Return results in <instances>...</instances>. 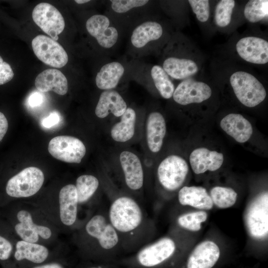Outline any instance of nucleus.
Masks as SVG:
<instances>
[{
	"instance_id": "obj_10",
	"label": "nucleus",
	"mask_w": 268,
	"mask_h": 268,
	"mask_svg": "<svg viewBox=\"0 0 268 268\" xmlns=\"http://www.w3.org/2000/svg\"><path fill=\"white\" fill-rule=\"evenodd\" d=\"M32 18L45 33L56 41L65 27V20L61 12L49 3L38 4L33 10Z\"/></svg>"
},
{
	"instance_id": "obj_40",
	"label": "nucleus",
	"mask_w": 268,
	"mask_h": 268,
	"mask_svg": "<svg viewBox=\"0 0 268 268\" xmlns=\"http://www.w3.org/2000/svg\"><path fill=\"white\" fill-rule=\"evenodd\" d=\"M43 95L39 92H34L31 93L28 100L29 106L32 108L40 106L43 102Z\"/></svg>"
},
{
	"instance_id": "obj_26",
	"label": "nucleus",
	"mask_w": 268,
	"mask_h": 268,
	"mask_svg": "<svg viewBox=\"0 0 268 268\" xmlns=\"http://www.w3.org/2000/svg\"><path fill=\"white\" fill-rule=\"evenodd\" d=\"M162 67L169 76L176 79L190 77L198 71V66L193 60L174 57L166 58Z\"/></svg>"
},
{
	"instance_id": "obj_2",
	"label": "nucleus",
	"mask_w": 268,
	"mask_h": 268,
	"mask_svg": "<svg viewBox=\"0 0 268 268\" xmlns=\"http://www.w3.org/2000/svg\"><path fill=\"white\" fill-rule=\"evenodd\" d=\"M79 243L96 262H117L126 256L107 211L95 214L86 222Z\"/></svg>"
},
{
	"instance_id": "obj_44",
	"label": "nucleus",
	"mask_w": 268,
	"mask_h": 268,
	"mask_svg": "<svg viewBox=\"0 0 268 268\" xmlns=\"http://www.w3.org/2000/svg\"><path fill=\"white\" fill-rule=\"evenodd\" d=\"M74 1L78 4H84L90 1L89 0H75Z\"/></svg>"
},
{
	"instance_id": "obj_17",
	"label": "nucleus",
	"mask_w": 268,
	"mask_h": 268,
	"mask_svg": "<svg viewBox=\"0 0 268 268\" xmlns=\"http://www.w3.org/2000/svg\"><path fill=\"white\" fill-rule=\"evenodd\" d=\"M60 216L66 226L73 225L77 219L78 198L75 186L68 184L63 187L59 196Z\"/></svg>"
},
{
	"instance_id": "obj_20",
	"label": "nucleus",
	"mask_w": 268,
	"mask_h": 268,
	"mask_svg": "<svg viewBox=\"0 0 268 268\" xmlns=\"http://www.w3.org/2000/svg\"><path fill=\"white\" fill-rule=\"evenodd\" d=\"M35 85L41 92L53 91L60 95H65L68 90L66 77L55 68L45 69L39 73L35 80Z\"/></svg>"
},
{
	"instance_id": "obj_21",
	"label": "nucleus",
	"mask_w": 268,
	"mask_h": 268,
	"mask_svg": "<svg viewBox=\"0 0 268 268\" xmlns=\"http://www.w3.org/2000/svg\"><path fill=\"white\" fill-rule=\"evenodd\" d=\"M221 129L240 143L248 141L253 134V128L249 121L239 114L231 113L220 122Z\"/></svg>"
},
{
	"instance_id": "obj_35",
	"label": "nucleus",
	"mask_w": 268,
	"mask_h": 268,
	"mask_svg": "<svg viewBox=\"0 0 268 268\" xmlns=\"http://www.w3.org/2000/svg\"><path fill=\"white\" fill-rule=\"evenodd\" d=\"M146 0H111V8L113 11L119 14H124L132 9L146 5Z\"/></svg>"
},
{
	"instance_id": "obj_9",
	"label": "nucleus",
	"mask_w": 268,
	"mask_h": 268,
	"mask_svg": "<svg viewBox=\"0 0 268 268\" xmlns=\"http://www.w3.org/2000/svg\"><path fill=\"white\" fill-rule=\"evenodd\" d=\"M48 151L54 158L67 163H79L86 148L78 138L68 135L56 136L50 141Z\"/></svg>"
},
{
	"instance_id": "obj_34",
	"label": "nucleus",
	"mask_w": 268,
	"mask_h": 268,
	"mask_svg": "<svg viewBox=\"0 0 268 268\" xmlns=\"http://www.w3.org/2000/svg\"><path fill=\"white\" fill-rule=\"evenodd\" d=\"M235 6L233 0H221L216 5L214 19L217 26L224 27L231 21V15Z\"/></svg>"
},
{
	"instance_id": "obj_31",
	"label": "nucleus",
	"mask_w": 268,
	"mask_h": 268,
	"mask_svg": "<svg viewBox=\"0 0 268 268\" xmlns=\"http://www.w3.org/2000/svg\"><path fill=\"white\" fill-rule=\"evenodd\" d=\"M209 195L213 204L220 208L232 206L237 198V193L233 189L220 186L212 188Z\"/></svg>"
},
{
	"instance_id": "obj_39",
	"label": "nucleus",
	"mask_w": 268,
	"mask_h": 268,
	"mask_svg": "<svg viewBox=\"0 0 268 268\" xmlns=\"http://www.w3.org/2000/svg\"><path fill=\"white\" fill-rule=\"evenodd\" d=\"M60 121V116L56 112L50 113L42 120V126L46 128H50L57 124Z\"/></svg>"
},
{
	"instance_id": "obj_41",
	"label": "nucleus",
	"mask_w": 268,
	"mask_h": 268,
	"mask_svg": "<svg viewBox=\"0 0 268 268\" xmlns=\"http://www.w3.org/2000/svg\"><path fill=\"white\" fill-rule=\"evenodd\" d=\"M85 268H132L117 262H96L95 265H91Z\"/></svg>"
},
{
	"instance_id": "obj_38",
	"label": "nucleus",
	"mask_w": 268,
	"mask_h": 268,
	"mask_svg": "<svg viewBox=\"0 0 268 268\" xmlns=\"http://www.w3.org/2000/svg\"><path fill=\"white\" fill-rule=\"evenodd\" d=\"M13 246L11 242L4 237L0 235V261L8 260L12 254Z\"/></svg>"
},
{
	"instance_id": "obj_6",
	"label": "nucleus",
	"mask_w": 268,
	"mask_h": 268,
	"mask_svg": "<svg viewBox=\"0 0 268 268\" xmlns=\"http://www.w3.org/2000/svg\"><path fill=\"white\" fill-rule=\"evenodd\" d=\"M43 172L36 167L26 168L7 181L5 191L12 198H27L36 194L44 181Z\"/></svg>"
},
{
	"instance_id": "obj_13",
	"label": "nucleus",
	"mask_w": 268,
	"mask_h": 268,
	"mask_svg": "<svg viewBox=\"0 0 268 268\" xmlns=\"http://www.w3.org/2000/svg\"><path fill=\"white\" fill-rule=\"evenodd\" d=\"M238 55L245 61L256 64H265L268 62V42L256 37H246L236 44Z\"/></svg>"
},
{
	"instance_id": "obj_30",
	"label": "nucleus",
	"mask_w": 268,
	"mask_h": 268,
	"mask_svg": "<svg viewBox=\"0 0 268 268\" xmlns=\"http://www.w3.org/2000/svg\"><path fill=\"white\" fill-rule=\"evenodd\" d=\"M99 185L98 179L91 175H82L77 178L75 187L78 204L87 202L97 191Z\"/></svg>"
},
{
	"instance_id": "obj_28",
	"label": "nucleus",
	"mask_w": 268,
	"mask_h": 268,
	"mask_svg": "<svg viewBox=\"0 0 268 268\" xmlns=\"http://www.w3.org/2000/svg\"><path fill=\"white\" fill-rule=\"evenodd\" d=\"M136 114L131 108H127L121 116V121L112 127L111 135L114 140L125 142L134 135L135 129Z\"/></svg>"
},
{
	"instance_id": "obj_29",
	"label": "nucleus",
	"mask_w": 268,
	"mask_h": 268,
	"mask_svg": "<svg viewBox=\"0 0 268 268\" xmlns=\"http://www.w3.org/2000/svg\"><path fill=\"white\" fill-rule=\"evenodd\" d=\"M150 74L161 96L165 99L171 98L175 90L174 85L162 67L158 65L153 66L151 69Z\"/></svg>"
},
{
	"instance_id": "obj_1",
	"label": "nucleus",
	"mask_w": 268,
	"mask_h": 268,
	"mask_svg": "<svg viewBox=\"0 0 268 268\" xmlns=\"http://www.w3.org/2000/svg\"><path fill=\"white\" fill-rule=\"evenodd\" d=\"M107 214L126 256L151 242L152 222L134 199L127 196L116 198L111 202Z\"/></svg>"
},
{
	"instance_id": "obj_11",
	"label": "nucleus",
	"mask_w": 268,
	"mask_h": 268,
	"mask_svg": "<svg viewBox=\"0 0 268 268\" xmlns=\"http://www.w3.org/2000/svg\"><path fill=\"white\" fill-rule=\"evenodd\" d=\"M85 27L89 35L105 50L111 49L118 42L119 31L106 15L97 14L91 16L87 20Z\"/></svg>"
},
{
	"instance_id": "obj_19",
	"label": "nucleus",
	"mask_w": 268,
	"mask_h": 268,
	"mask_svg": "<svg viewBox=\"0 0 268 268\" xmlns=\"http://www.w3.org/2000/svg\"><path fill=\"white\" fill-rule=\"evenodd\" d=\"M163 34L161 25L154 21H145L136 26L131 37V46L136 50H142L149 43L158 40Z\"/></svg>"
},
{
	"instance_id": "obj_15",
	"label": "nucleus",
	"mask_w": 268,
	"mask_h": 268,
	"mask_svg": "<svg viewBox=\"0 0 268 268\" xmlns=\"http://www.w3.org/2000/svg\"><path fill=\"white\" fill-rule=\"evenodd\" d=\"M218 245L207 240L199 244L189 256L187 268H212L220 257Z\"/></svg>"
},
{
	"instance_id": "obj_25",
	"label": "nucleus",
	"mask_w": 268,
	"mask_h": 268,
	"mask_svg": "<svg viewBox=\"0 0 268 268\" xmlns=\"http://www.w3.org/2000/svg\"><path fill=\"white\" fill-rule=\"evenodd\" d=\"M124 66L119 62L113 61L104 65L97 72L95 83L103 90L115 88L125 73Z\"/></svg>"
},
{
	"instance_id": "obj_18",
	"label": "nucleus",
	"mask_w": 268,
	"mask_h": 268,
	"mask_svg": "<svg viewBox=\"0 0 268 268\" xmlns=\"http://www.w3.org/2000/svg\"><path fill=\"white\" fill-rule=\"evenodd\" d=\"M223 162L222 153L204 147L195 149L190 156L191 167L197 174L203 173L206 171H215L220 168Z\"/></svg>"
},
{
	"instance_id": "obj_37",
	"label": "nucleus",
	"mask_w": 268,
	"mask_h": 268,
	"mask_svg": "<svg viewBox=\"0 0 268 268\" xmlns=\"http://www.w3.org/2000/svg\"><path fill=\"white\" fill-rule=\"evenodd\" d=\"M14 76V72L9 64L4 62L0 56V85L10 81Z\"/></svg>"
},
{
	"instance_id": "obj_23",
	"label": "nucleus",
	"mask_w": 268,
	"mask_h": 268,
	"mask_svg": "<svg viewBox=\"0 0 268 268\" xmlns=\"http://www.w3.org/2000/svg\"><path fill=\"white\" fill-rule=\"evenodd\" d=\"M178 198L181 205L201 210H210L213 206L209 194L202 187L184 186L179 190Z\"/></svg>"
},
{
	"instance_id": "obj_22",
	"label": "nucleus",
	"mask_w": 268,
	"mask_h": 268,
	"mask_svg": "<svg viewBox=\"0 0 268 268\" xmlns=\"http://www.w3.org/2000/svg\"><path fill=\"white\" fill-rule=\"evenodd\" d=\"M127 108L122 96L114 89L104 90L100 94L95 108V114L100 118L106 117L110 113L121 116Z\"/></svg>"
},
{
	"instance_id": "obj_4",
	"label": "nucleus",
	"mask_w": 268,
	"mask_h": 268,
	"mask_svg": "<svg viewBox=\"0 0 268 268\" xmlns=\"http://www.w3.org/2000/svg\"><path fill=\"white\" fill-rule=\"evenodd\" d=\"M230 82L234 92L239 101L248 107H254L266 97L263 84L251 74L242 71L233 73Z\"/></svg>"
},
{
	"instance_id": "obj_16",
	"label": "nucleus",
	"mask_w": 268,
	"mask_h": 268,
	"mask_svg": "<svg viewBox=\"0 0 268 268\" xmlns=\"http://www.w3.org/2000/svg\"><path fill=\"white\" fill-rule=\"evenodd\" d=\"M126 185L131 190L137 191L143 185L142 167L138 157L134 153L125 151L120 156Z\"/></svg>"
},
{
	"instance_id": "obj_42",
	"label": "nucleus",
	"mask_w": 268,
	"mask_h": 268,
	"mask_svg": "<svg viewBox=\"0 0 268 268\" xmlns=\"http://www.w3.org/2000/svg\"><path fill=\"white\" fill-rule=\"evenodd\" d=\"M8 127V122L5 116L2 113L0 112V141L5 135Z\"/></svg>"
},
{
	"instance_id": "obj_8",
	"label": "nucleus",
	"mask_w": 268,
	"mask_h": 268,
	"mask_svg": "<svg viewBox=\"0 0 268 268\" xmlns=\"http://www.w3.org/2000/svg\"><path fill=\"white\" fill-rule=\"evenodd\" d=\"M33 52L39 60L49 66L61 68L68 62V55L57 41L44 35H39L32 41Z\"/></svg>"
},
{
	"instance_id": "obj_32",
	"label": "nucleus",
	"mask_w": 268,
	"mask_h": 268,
	"mask_svg": "<svg viewBox=\"0 0 268 268\" xmlns=\"http://www.w3.org/2000/svg\"><path fill=\"white\" fill-rule=\"evenodd\" d=\"M207 214L204 210L182 214L177 218L178 225L189 231L196 232L201 229V223L206 221Z\"/></svg>"
},
{
	"instance_id": "obj_7",
	"label": "nucleus",
	"mask_w": 268,
	"mask_h": 268,
	"mask_svg": "<svg viewBox=\"0 0 268 268\" xmlns=\"http://www.w3.org/2000/svg\"><path fill=\"white\" fill-rule=\"evenodd\" d=\"M189 171L186 161L181 157L172 155L165 158L157 169V177L166 190L174 191L183 184Z\"/></svg>"
},
{
	"instance_id": "obj_14",
	"label": "nucleus",
	"mask_w": 268,
	"mask_h": 268,
	"mask_svg": "<svg viewBox=\"0 0 268 268\" xmlns=\"http://www.w3.org/2000/svg\"><path fill=\"white\" fill-rule=\"evenodd\" d=\"M16 216L19 222L15 224L14 229L22 240L36 243L39 236L44 239L51 238L52 234L51 229L47 226L35 224L28 211L19 210Z\"/></svg>"
},
{
	"instance_id": "obj_24",
	"label": "nucleus",
	"mask_w": 268,
	"mask_h": 268,
	"mask_svg": "<svg viewBox=\"0 0 268 268\" xmlns=\"http://www.w3.org/2000/svg\"><path fill=\"white\" fill-rule=\"evenodd\" d=\"M166 131L165 121L161 114L151 113L147 120L146 136L148 146L152 152H157L160 150Z\"/></svg>"
},
{
	"instance_id": "obj_3",
	"label": "nucleus",
	"mask_w": 268,
	"mask_h": 268,
	"mask_svg": "<svg viewBox=\"0 0 268 268\" xmlns=\"http://www.w3.org/2000/svg\"><path fill=\"white\" fill-rule=\"evenodd\" d=\"M177 249L176 241L166 236L147 243L117 262L132 268H157L171 259Z\"/></svg>"
},
{
	"instance_id": "obj_12",
	"label": "nucleus",
	"mask_w": 268,
	"mask_h": 268,
	"mask_svg": "<svg viewBox=\"0 0 268 268\" xmlns=\"http://www.w3.org/2000/svg\"><path fill=\"white\" fill-rule=\"evenodd\" d=\"M211 95V89L206 83L186 79L179 84L173 94L174 100L177 103L186 105L199 103L207 100Z\"/></svg>"
},
{
	"instance_id": "obj_33",
	"label": "nucleus",
	"mask_w": 268,
	"mask_h": 268,
	"mask_svg": "<svg viewBox=\"0 0 268 268\" xmlns=\"http://www.w3.org/2000/svg\"><path fill=\"white\" fill-rule=\"evenodd\" d=\"M244 16L250 22H257L268 16V0H251L246 4Z\"/></svg>"
},
{
	"instance_id": "obj_5",
	"label": "nucleus",
	"mask_w": 268,
	"mask_h": 268,
	"mask_svg": "<svg viewBox=\"0 0 268 268\" xmlns=\"http://www.w3.org/2000/svg\"><path fill=\"white\" fill-rule=\"evenodd\" d=\"M247 231L256 240L265 239L268 234V194L264 192L247 206L244 215Z\"/></svg>"
},
{
	"instance_id": "obj_27",
	"label": "nucleus",
	"mask_w": 268,
	"mask_h": 268,
	"mask_svg": "<svg viewBox=\"0 0 268 268\" xmlns=\"http://www.w3.org/2000/svg\"><path fill=\"white\" fill-rule=\"evenodd\" d=\"M49 254L48 249L43 245L23 240L17 242L14 257L17 261L26 259L36 264L44 262Z\"/></svg>"
},
{
	"instance_id": "obj_36",
	"label": "nucleus",
	"mask_w": 268,
	"mask_h": 268,
	"mask_svg": "<svg viewBox=\"0 0 268 268\" xmlns=\"http://www.w3.org/2000/svg\"><path fill=\"white\" fill-rule=\"evenodd\" d=\"M197 19L201 22L206 21L209 16V2L207 0L188 1Z\"/></svg>"
},
{
	"instance_id": "obj_43",
	"label": "nucleus",
	"mask_w": 268,
	"mask_h": 268,
	"mask_svg": "<svg viewBox=\"0 0 268 268\" xmlns=\"http://www.w3.org/2000/svg\"><path fill=\"white\" fill-rule=\"evenodd\" d=\"M33 268H64L60 264L56 263H52L35 267Z\"/></svg>"
}]
</instances>
